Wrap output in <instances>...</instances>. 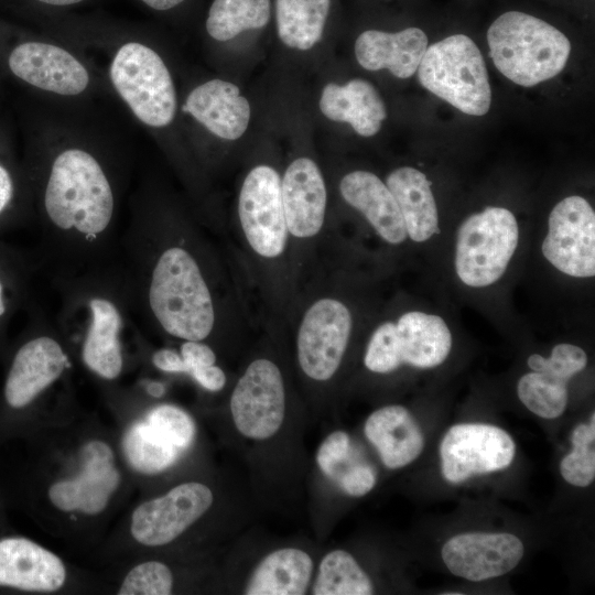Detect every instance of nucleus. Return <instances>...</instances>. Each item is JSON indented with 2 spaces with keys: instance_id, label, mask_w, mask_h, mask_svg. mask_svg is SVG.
<instances>
[{
  "instance_id": "dca6fc26",
  "label": "nucleus",
  "mask_w": 595,
  "mask_h": 595,
  "mask_svg": "<svg viewBox=\"0 0 595 595\" xmlns=\"http://www.w3.org/2000/svg\"><path fill=\"white\" fill-rule=\"evenodd\" d=\"M82 458L79 476L54 484L48 490V497L61 510L96 515L107 506L110 495L119 485L120 476L112 463V452L104 442L86 444Z\"/></svg>"
},
{
  "instance_id": "6e6552de",
  "label": "nucleus",
  "mask_w": 595,
  "mask_h": 595,
  "mask_svg": "<svg viewBox=\"0 0 595 595\" xmlns=\"http://www.w3.org/2000/svg\"><path fill=\"white\" fill-rule=\"evenodd\" d=\"M418 76L425 89L464 113L484 116L490 108L485 61L467 35L454 34L428 46Z\"/></svg>"
},
{
  "instance_id": "f8f14e48",
  "label": "nucleus",
  "mask_w": 595,
  "mask_h": 595,
  "mask_svg": "<svg viewBox=\"0 0 595 595\" xmlns=\"http://www.w3.org/2000/svg\"><path fill=\"white\" fill-rule=\"evenodd\" d=\"M515 442L502 429L482 423L452 426L440 445L441 469L453 484L474 475L507 468L513 461Z\"/></svg>"
},
{
  "instance_id": "c9c22d12",
  "label": "nucleus",
  "mask_w": 595,
  "mask_h": 595,
  "mask_svg": "<svg viewBox=\"0 0 595 595\" xmlns=\"http://www.w3.org/2000/svg\"><path fill=\"white\" fill-rule=\"evenodd\" d=\"M95 0H0V6L41 23L45 19L73 12Z\"/></svg>"
},
{
  "instance_id": "c03bdc74",
  "label": "nucleus",
  "mask_w": 595,
  "mask_h": 595,
  "mask_svg": "<svg viewBox=\"0 0 595 595\" xmlns=\"http://www.w3.org/2000/svg\"><path fill=\"white\" fill-rule=\"evenodd\" d=\"M7 310L4 284L0 275V318L4 315Z\"/></svg>"
},
{
  "instance_id": "a878e982",
  "label": "nucleus",
  "mask_w": 595,
  "mask_h": 595,
  "mask_svg": "<svg viewBox=\"0 0 595 595\" xmlns=\"http://www.w3.org/2000/svg\"><path fill=\"white\" fill-rule=\"evenodd\" d=\"M89 311L90 323L83 344V360L98 376L113 379L122 369L120 312L110 300L104 298L91 299Z\"/></svg>"
},
{
  "instance_id": "aec40b11",
  "label": "nucleus",
  "mask_w": 595,
  "mask_h": 595,
  "mask_svg": "<svg viewBox=\"0 0 595 595\" xmlns=\"http://www.w3.org/2000/svg\"><path fill=\"white\" fill-rule=\"evenodd\" d=\"M57 555L23 538L0 541V585L23 591L53 592L65 582Z\"/></svg>"
},
{
  "instance_id": "9b49d317",
  "label": "nucleus",
  "mask_w": 595,
  "mask_h": 595,
  "mask_svg": "<svg viewBox=\"0 0 595 595\" xmlns=\"http://www.w3.org/2000/svg\"><path fill=\"white\" fill-rule=\"evenodd\" d=\"M519 240L513 214L502 207H487L467 217L456 236L455 269L473 288L493 284L501 278Z\"/></svg>"
},
{
  "instance_id": "5701e85b",
  "label": "nucleus",
  "mask_w": 595,
  "mask_h": 595,
  "mask_svg": "<svg viewBox=\"0 0 595 595\" xmlns=\"http://www.w3.org/2000/svg\"><path fill=\"white\" fill-rule=\"evenodd\" d=\"M322 113L333 121L347 122L363 137L379 132L387 118L386 105L375 86L355 78L340 86L327 84L320 98Z\"/></svg>"
},
{
  "instance_id": "2eb2a0df",
  "label": "nucleus",
  "mask_w": 595,
  "mask_h": 595,
  "mask_svg": "<svg viewBox=\"0 0 595 595\" xmlns=\"http://www.w3.org/2000/svg\"><path fill=\"white\" fill-rule=\"evenodd\" d=\"M522 555L521 540L510 533H462L442 548V559L450 572L473 582L510 572Z\"/></svg>"
},
{
  "instance_id": "ddd939ff",
  "label": "nucleus",
  "mask_w": 595,
  "mask_h": 595,
  "mask_svg": "<svg viewBox=\"0 0 595 595\" xmlns=\"http://www.w3.org/2000/svg\"><path fill=\"white\" fill-rule=\"evenodd\" d=\"M542 253L561 272L575 278L595 274V213L581 196L559 202L549 216Z\"/></svg>"
},
{
  "instance_id": "9d476101",
  "label": "nucleus",
  "mask_w": 595,
  "mask_h": 595,
  "mask_svg": "<svg viewBox=\"0 0 595 595\" xmlns=\"http://www.w3.org/2000/svg\"><path fill=\"white\" fill-rule=\"evenodd\" d=\"M262 349L246 365L229 398V411L238 433L248 440L266 441L281 429L286 414L289 389L283 367L272 349Z\"/></svg>"
},
{
  "instance_id": "4be33fe9",
  "label": "nucleus",
  "mask_w": 595,
  "mask_h": 595,
  "mask_svg": "<svg viewBox=\"0 0 595 595\" xmlns=\"http://www.w3.org/2000/svg\"><path fill=\"white\" fill-rule=\"evenodd\" d=\"M364 432L383 465L390 469L409 465L424 447V436L419 424L399 404L385 405L374 411L365 422Z\"/></svg>"
},
{
  "instance_id": "a18cd8bd",
  "label": "nucleus",
  "mask_w": 595,
  "mask_h": 595,
  "mask_svg": "<svg viewBox=\"0 0 595 595\" xmlns=\"http://www.w3.org/2000/svg\"><path fill=\"white\" fill-rule=\"evenodd\" d=\"M148 392L151 394V396H154V397H160L162 396V393L164 392V389H163V386L160 385V383H150L148 386Z\"/></svg>"
},
{
  "instance_id": "4468645a",
  "label": "nucleus",
  "mask_w": 595,
  "mask_h": 595,
  "mask_svg": "<svg viewBox=\"0 0 595 595\" xmlns=\"http://www.w3.org/2000/svg\"><path fill=\"white\" fill-rule=\"evenodd\" d=\"M213 501V491L206 485L197 482L180 484L133 511L131 533L144 545L167 544L198 520Z\"/></svg>"
},
{
  "instance_id": "2f4dec72",
  "label": "nucleus",
  "mask_w": 595,
  "mask_h": 595,
  "mask_svg": "<svg viewBox=\"0 0 595 595\" xmlns=\"http://www.w3.org/2000/svg\"><path fill=\"white\" fill-rule=\"evenodd\" d=\"M595 414L588 424H578L572 433L573 450L560 464L562 477L571 485L586 487L595 478Z\"/></svg>"
},
{
  "instance_id": "b1692460",
  "label": "nucleus",
  "mask_w": 595,
  "mask_h": 595,
  "mask_svg": "<svg viewBox=\"0 0 595 595\" xmlns=\"http://www.w3.org/2000/svg\"><path fill=\"white\" fill-rule=\"evenodd\" d=\"M386 185L399 206L408 237L422 242L439 232L437 208L424 173L401 166L390 172Z\"/></svg>"
},
{
  "instance_id": "1a4fd4ad",
  "label": "nucleus",
  "mask_w": 595,
  "mask_h": 595,
  "mask_svg": "<svg viewBox=\"0 0 595 595\" xmlns=\"http://www.w3.org/2000/svg\"><path fill=\"white\" fill-rule=\"evenodd\" d=\"M451 348L452 335L442 317L410 311L376 326L366 344L364 365L379 375L393 372L404 364L433 368L446 359Z\"/></svg>"
},
{
  "instance_id": "72a5a7b5",
  "label": "nucleus",
  "mask_w": 595,
  "mask_h": 595,
  "mask_svg": "<svg viewBox=\"0 0 595 595\" xmlns=\"http://www.w3.org/2000/svg\"><path fill=\"white\" fill-rule=\"evenodd\" d=\"M173 575L163 563L149 561L134 566L125 577L120 595H167L172 593Z\"/></svg>"
},
{
  "instance_id": "20e7f679",
  "label": "nucleus",
  "mask_w": 595,
  "mask_h": 595,
  "mask_svg": "<svg viewBox=\"0 0 595 595\" xmlns=\"http://www.w3.org/2000/svg\"><path fill=\"white\" fill-rule=\"evenodd\" d=\"M355 328L351 305L339 291L331 258L300 288L284 326L298 372L306 383L324 387L339 372Z\"/></svg>"
},
{
  "instance_id": "423d86ee",
  "label": "nucleus",
  "mask_w": 595,
  "mask_h": 595,
  "mask_svg": "<svg viewBox=\"0 0 595 595\" xmlns=\"http://www.w3.org/2000/svg\"><path fill=\"white\" fill-rule=\"evenodd\" d=\"M281 197L298 294L303 283L329 255L327 188L323 173L313 159L299 156L289 163L281 176Z\"/></svg>"
},
{
  "instance_id": "7c9ffc66",
  "label": "nucleus",
  "mask_w": 595,
  "mask_h": 595,
  "mask_svg": "<svg viewBox=\"0 0 595 595\" xmlns=\"http://www.w3.org/2000/svg\"><path fill=\"white\" fill-rule=\"evenodd\" d=\"M567 380L555 375L532 371L523 375L517 386L520 401L543 419L559 418L567 404Z\"/></svg>"
},
{
  "instance_id": "c85d7f7f",
  "label": "nucleus",
  "mask_w": 595,
  "mask_h": 595,
  "mask_svg": "<svg viewBox=\"0 0 595 595\" xmlns=\"http://www.w3.org/2000/svg\"><path fill=\"white\" fill-rule=\"evenodd\" d=\"M270 18V0H214L206 31L216 41L234 39L245 30L260 29Z\"/></svg>"
},
{
  "instance_id": "f03ea898",
  "label": "nucleus",
  "mask_w": 595,
  "mask_h": 595,
  "mask_svg": "<svg viewBox=\"0 0 595 595\" xmlns=\"http://www.w3.org/2000/svg\"><path fill=\"white\" fill-rule=\"evenodd\" d=\"M192 237L162 244L152 266L148 303L158 325L181 340L237 335L255 317L239 270Z\"/></svg>"
},
{
  "instance_id": "412c9836",
  "label": "nucleus",
  "mask_w": 595,
  "mask_h": 595,
  "mask_svg": "<svg viewBox=\"0 0 595 595\" xmlns=\"http://www.w3.org/2000/svg\"><path fill=\"white\" fill-rule=\"evenodd\" d=\"M426 48L428 36L419 28H407L396 33L367 30L356 40L355 55L365 69H388L393 76L404 79L418 71Z\"/></svg>"
},
{
  "instance_id": "39448f33",
  "label": "nucleus",
  "mask_w": 595,
  "mask_h": 595,
  "mask_svg": "<svg viewBox=\"0 0 595 595\" xmlns=\"http://www.w3.org/2000/svg\"><path fill=\"white\" fill-rule=\"evenodd\" d=\"M487 42L497 69L523 87L556 76L571 53V43L559 29L520 11L500 14L487 31Z\"/></svg>"
},
{
  "instance_id": "e433bc0d",
  "label": "nucleus",
  "mask_w": 595,
  "mask_h": 595,
  "mask_svg": "<svg viewBox=\"0 0 595 595\" xmlns=\"http://www.w3.org/2000/svg\"><path fill=\"white\" fill-rule=\"evenodd\" d=\"M350 450V439L345 431L329 433L320 444L316 452V464L327 477H335L339 465L346 459Z\"/></svg>"
},
{
  "instance_id": "a19ab883",
  "label": "nucleus",
  "mask_w": 595,
  "mask_h": 595,
  "mask_svg": "<svg viewBox=\"0 0 595 595\" xmlns=\"http://www.w3.org/2000/svg\"><path fill=\"white\" fill-rule=\"evenodd\" d=\"M153 365L165 372H185V365L180 351L170 348H162L154 353Z\"/></svg>"
},
{
  "instance_id": "37998d69",
  "label": "nucleus",
  "mask_w": 595,
  "mask_h": 595,
  "mask_svg": "<svg viewBox=\"0 0 595 595\" xmlns=\"http://www.w3.org/2000/svg\"><path fill=\"white\" fill-rule=\"evenodd\" d=\"M186 0H134L137 4L144 7L147 10L165 13L182 6Z\"/></svg>"
},
{
  "instance_id": "f704fd0d",
  "label": "nucleus",
  "mask_w": 595,
  "mask_h": 595,
  "mask_svg": "<svg viewBox=\"0 0 595 595\" xmlns=\"http://www.w3.org/2000/svg\"><path fill=\"white\" fill-rule=\"evenodd\" d=\"M527 363L533 371L549 372L569 380L585 368L587 356L581 347L563 343L553 347L550 357L532 354Z\"/></svg>"
},
{
  "instance_id": "473e14b6",
  "label": "nucleus",
  "mask_w": 595,
  "mask_h": 595,
  "mask_svg": "<svg viewBox=\"0 0 595 595\" xmlns=\"http://www.w3.org/2000/svg\"><path fill=\"white\" fill-rule=\"evenodd\" d=\"M145 421L181 452L186 450L195 436V424L184 410L161 404L149 412Z\"/></svg>"
},
{
  "instance_id": "ea45409f",
  "label": "nucleus",
  "mask_w": 595,
  "mask_h": 595,
  "mask_svg": "<svg viewBox=\"0 0 595 595\" xmlns=\"http://www.w3.org/2000/svg\"><path fill=\"white\" fill-rule=\"evenodd\" d=\"M191 376L199 386L212 392L223 390L227 382L225 371L216 364L197 369Z\"/></svg>"
},
{
  "instance_id": "cd10ccee",
  "label": "nucleus",
  "mask_w": 595,
  "mask_h": 595,
  "mask_svg": "<svg viewBox=\"0 0 595 595\" xmlns=\"http://www.w3.org/2000/svg\"><path fill=\"white\" fill-rule=\"evenodd\" d=\"M310 591L313 595H370L374 585L349 552L336 549L321 559Z\"/></svg>"
},
{
  "instance_id": "bb28decb",
  "label": "nucleus",
  "mask_w": 595,
  "mask_h": 595,
  "mask_svg": "<svg viewBox=\"0 0 595 595\" xmlns=\"http://www.w3.org/2000/svg\"><path fill=\"white\" fill-rule=\"evenodd\" d=\"M331 0H275L277 29L289 47L305 51L322 36Z\"/></svg>"
},
{
  "instance_id": "393cba45",
  "label": "nucleus",
  "mask_w": 595,
  "mask_h": 595,
  "mask_svg": "<svg viewBox=\"0 0 595 595\" xmlns=\"http://www.w3.org/2000/svg\"><path fill=\"white\" fill-rule=\"evenodd\" d=\"M314 562L299 548H281L267 554L250 574L247 595H303L311 586Z\"/></svg>"
},
{
  "instance_id": "f3484780",
  "label": "nucleus",
  "mask_w": 595,
  "mask_h": 595,
  "mask_svg": "<svg viewBox=\"0 0 595 595\" xmlns=\"http://www.w3.org/2000/svg\"><path fill=\"white\" fill-rule=\"evenodd\" d=\"M181 110L212 134L225 140L240 138L250 120V105L239 88L218 78L194 87Z\"/></svg>"
},
{
  "instance_id": "a211bd4d",
  "label": "nucleus",
  "mask_w": 595,
  "mask_h": 595,
  "mask_svg": "<svg viewBox=\"0 0 595 595\" xmlns=\"http://www.w3.org/2000/svg\"><path fill=\"white\" fill-rule=\"evenodd\" d=\"M61 345L48 336L26 342L15 354L10 367L4 397L12 408H22L53 383L66 366Z\"/></svg>"
},
{
  "instance_id": "f257e3e1",
  "label": "nucleus",
  "mask_w": 595,
  "mask_h": 595,
  "mask_svg": "<svg viewBox=\"0 0 595 595\" xmlns=\"http://www.w3.org/2000/svg\"><path fill=\"white\" fill-rule=\"evenodd\" d=\"M46 101L41 136L46 163L44 213L61 230L99 235L109 227L116 210L107 163L113 134L91 113L89 102Z\"/></svg>"
},
{
  "instance_id": "58836bf2",
  "label": "nucleus",
  "mask_w": 595,
  "mask_h": 595,
  "mask_svg": "<svg viewBox=\"0 0 595 595\" xmlns=\"http://www.w3.org/2000/svg\"><path fill=\"white\" fill-rule=\"evenodd\" d=\"M180 354L185 365V372L190 375L217 361L215 350L206 342L184 340L180 347Z\"/></svg>"
},
{
  "instance_id": "0eeeda50",
  "label": "nucleus",
  "mask_w": 595,
  "mask_h": 595,
  "mask_svg": "<svg viewBox=\"0 0 595 595\" xmlns=\"http://www.w3.org/2000/svg\"><path fill=\"white\" fill-rule=\"evenodd\" d=\"M7 64L15 78L58 102L85 104L104 89L110 91L75 45L50 33L18 42Z\"/></svg>"
},
{
  "instance_id": "6ab92c4d",
  "label": "nucleus",
  "mask_w": 595,
  "mask_h": 595,
  "mask_svg": "<svg viewBox=\"0 0 595 595\" xmlns=\"http://www.w3.org/2000/svg\"><path fill=\"white\" fill-rule=\"evenodd\" d=\"M344 202L358 210L387 244L401 245L408 237L399 206L375 173L357 170L345 174L338 185Z\"/></svg>"
},
{
  "instance_id": "79ce46f5",
  "label": "nucleus",
  "mask_w": 595,
  "mask_h": 595,
  "mask_svg": "<svg viewBox=\"0 0 595 595\" xmlns=\"http://www.w3.org/2000/svg\"><path fill=\"white\" fill-rule=\"evenodd\" d=\"M14 180L9 169L0 162V216L11 205L14 197Z\"/></svg>"
},
{
  "instance_id": "7ed1b4c3",
  "label": "nucleus",
  "mask_w": 595,
  "mask_h": 595,
  "mask_svg": "<svg viewBox=\"0 0 595 595\" xmlns=\"http://www.w3.org/2000/svg\"><path fill=\"white\" fill-rule=\"evenodd\" d=\"M234 240L238 267L256 323L283 332L296 288L290 237L282 197L281 175L269 164L255 165L239 188Z\"/></svg>"
},
{
  "instance_id": "c756f323",
  "label": "nucleus",
  "mask_w": 595,
  "mask_h": 595,
  "mask_svg": "<svg viewBox=\"0 0 595 595\" xmlns=\"http://www.w3.org/2000/svg\"><path fill=\"white\" fill-rule=\"evenodd\" d=\"M123 451L129 464L145 474L169 468L181 453L145 420L129 429L123 439Z\"/></svg>"
},
{
  "instance_id": "4c0bfd02",
  "label": "nucleus",
  "mask_w": 595,
  "mask_h": 595,
  "mask_svg": "<svg viewBox=\"0 0 595 595\" xmlns=\"http://www.w3.org/2000/svg\"><path fill=\"white\" fill-rule=\"evenodd\" d=\"M338 483L345 494L361 497L368 494L376 484V473L367 464H357L345 470L338 477Z\"/></svg>"
}]
</instances>
